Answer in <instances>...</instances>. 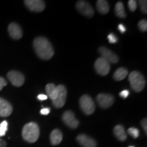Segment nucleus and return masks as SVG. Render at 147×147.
Returning <instances> with one entry per match:
<instances>
[{
    "label": "nucleus",
    "instance_id": "1",
    "mask_svg": "<svg viewBox=\"0 0 147 147\" xmlns=\"http://www.w3.org/2000/svg\"><path fill=\"white\" fill-rule=\"evenodd\" d=\"M34 49L40 59L49 60L54 55V49L49 40L45 37H38L34 40Z\"/></svg>",
    "mask_w": 147,
    "mask_h": 147
},
{
    "label": "nucleus",
    "instance_id": "2",
    "mask_svg": "<svg viewBox=\"0 0 147 147\" xmlns=\"http://www.w3.org/2000/svg\"><path fill=\"white\" fill-rule=\"evenodd\" d=\"M22 136L27 142L34 143L40 136V127L36 123L30 122L25 125L22 130Z\"/></svg>",
    "mask_w": 147,
    "mask_h": 147
},
{
    "label": "nucleus",
    "instance_id": "3",
    "mask_svg": "<svg viewBox=\"0 0 147 147\" xmlns=\"http://www.w3.org/2000/svg\"><path fill=\"white\" fill-rule=\"evenodd\" d=\"M129 81L131 89L136 92L142 91L146 84V80L144 76L138 71H131L129 74Z\"/></svg>",
    "mask_w": 147,
    "mask_h": 147
},
{
    "label": "nucleus",
    "instance_id": "4",
    "mask_svg": "<svg viewBox=\"0 0 147 147\" xmlns=\"http://www.w3.org/2000/svg\"><path fill=\"white\" fill-rule=\"evenodd\" d=\"M79 104L82 111L87 115H92L95 112V106L94 101L89 95H83L80 98Z\"/></svg>",
    "mask_w": 147,
    "mask_h": 147
},
{
    "label": "nucleus",
    "instance_id": "5",
    "mask_svg": "<svg viewBox=\"0 0 147 147\" xmlns=\"http://www.w3.org/2000/svg\"><path fill=\"white\" fill-rule=\"evenodd\" d=\"M58 91V94L56 99L55 100L52 101L53 104L55 108H60L63 107L65 104L66 98H67V89L63 84H59L57 86Z\"/></svg>",
    "mask_w": 147,
    "mask_h": 147
},
{
    "label": "nucleus",
    "instance_id": "6",
    "mask_svg": "<svg viewBox=\"0 0 147 147\" xmlns=\"http://www.w3.org/2000/svg\"><path fill=\"white\" fill-rule=\"evenodd\" d=\"M95 71L101 76H106L110 70V63L102 57L98 58L94 64Z\"/></svg>",
    "mask_w": 147,
    "mask_h": 147
},
{
    "label": "nucleus",
    "instance_id": "7",
    "mask_svg": "<svg viewBox=\"0 0 147 147\" xmlns=\"http://www.w3.org/2000/svg\"><path fill=\"white\" fill-rule=\"evenodd\" d=\"M98 52L101 55V57L110 63H117L119 61V57L115 53L106 47H100L98 49Z\"/></svg>",
    "mask_w": 147,
    "mask_h": 147
},
{
    "label": "nucleus",
    "instance_id": "8",
    "mask_svg": "<svg viewBox=\"0 0 147 147\" xmlns=\"http://www.w3.org/2000/svg\"><path fill=\"white\" fill-rule=\"evenodd\" d=\"M8 80L15 87H21L25 82V76L20 71L12 70L7 74Z\"/></svg>",
    "mask_w": 147,
    "mask_h": 147
},
{
    "label": "nucleus",
    "instance_id": "9",
    "mask_svg": "<svg viewBox=\"0 0 147 147\" xmlns=\"http://www.w3.org/2000/svg\"><path fill=\"white\" fill-rule=\"evenodd\" d=\"M76 7L77 10L82 15L87 16V17H92L94 15V10L93 7L89 3L85 1H77Z\"/></svg>",
    "mask_w": 147,
    "mask_h": 147
},
{
    "label": "nucleus",
    "instance_id": "10",
    "mask_svg": "<svg viewBox=\"0 0 147 147\" xmlns=\"http://www.w3.org/2000/svg\"><path fill=\"white\" fill-rule=\"evenodd\" d=\"M97 102L102 108H108L111 106L115 102L113 95L107 93H100L97 96Z\"/></svg>",
    "mask_w": 147,
    "mask_h": 147
},
{
    "label": "nucleus",
    "instance_id": "11",
    "mask_svg": "<svg viewBox=\"0 0 147 147\" xmlns=\"http://www.w3.org/2000/svg\"><path fill=\"white\" fill-rule=\"evenodd\" d=\"M62 120L67 126L71 129H76L79 125V121L75 117L74 114L70 110H67L63 114Z\"/></svg>",
    "mask_w": 147,
    "mask_h": 147
},
{
    "label": "nucleus",
    "instance_id": "12",
    "mask_svg": "<svg viewBox=\"0 0 147 147\" xmlns=\"http://www.w3.org/2000/svg\"><path fill=\"white\" fill-rule=\"evenodd\" d=\"M27 8L30 11L40 12L45 8V3L41 0H25L24 1Z\"/></svg>",
    "mask_w": 147,
    "mask_h": 147
},
{
    "label": "nucleus",
    "instance_id": "13",
    "mask_svg": "<svg viewBox=\"0 0 147 147\" xmlns=\"http://www.w3.org/2000/svg\"><path fill=\"white\" fill-rule=\"evenodd\" d=\"M77 142L82 147H96L97 142L94 139L86 134H79L76 138Z\"/></svg>",
    "mask_w": 147,
    "mask_h": 147
},
{
    "label": "nucleus",
    "instance_id": "14",
    "mask_svg": "<svg viewBox=\"0 0 147 147\" xmlns=\"http://www.w3.org/2000/svg\"><path fill=\"white\" fill-rule=\"evenodd\" d=\"M8 31L10 37L14 40L21 39L23 36V31L19 25L16 23H12L9 25Z\"/></svg>",
    "mask_w": 147,
    "mask_h": 147
},
{
    "label": "nucleus",
    "instance_id": "15",
    "mask_svg": "<svg viewBox=\"0 0 147 147\" xmlns=\"http://www.w3.org/2000/svg\"><path fill=\"white\" fill-rule=\"evenodd\" d=\"M12 106L4 99L0 97V117H6L10 116L12 113Z\"/></svg>",
    "mask_w": 147,
    "mask_h": 147
},
{
    "label": "nucleus",
    "instance_id": "16",
    "mask_svg": "<svg viewBox=\"0 0 147 147\" xmlns=\"http://www.w3.org/2000/svg\"><path fill=\"white\" fill-rule=\"evenodd\" d=\"M63 139V134L58 129H55L51 133L50 140L53 145L59 144Z\"/></svg>",
    "mask_w": 147,
    "mask_h": 147
},
{
    "label": "nucleus",
    "instance_id": "17",
    "mask_svg": "<svg viewBox=\"0 0 147 147\" xmlns=\"http://www.w3.org/2000/svg\"><path fill=\"white\" fill-rule=\"evenodd\" d=\"M114 134H115L116 138L119 140L121 141V142L125 141L127 138L123 126H122L121 125H118L115 127V128H114Z\"/></svg>",
    "mask_w": 147,
    "mask_h": 147
},
{
    "label": "nucleus",
    "instance_id": "18",
    "mask_svg": "<svg viewBox=\"0 0 147 147\" xmlns=\"http://www.w3.org/2000/svg\"><path fill=\"white\" fill-rule=\"evenodd\" d=\"M46 91H47V96L53 101L56 99L58 94V91L57 86H55L53 83H49L46 86Z\"/></svg>",
    "mask_w": 147,
    "mask_h": 147
},
{
    "label": "nucleus",
    "instance_id": "19",
    "mask_svg": "<svg viewBox=\"0 0 147 147\" xmlns=\"http://www.w3.org/2000/svg\"><path fill=\"white\" fill-rule=\"evenodd\" d=\"M96 7L98 12L102 14H107L110 10V6L108 1L104 0H98L96 3Z\"/></svg>",
    "mask_w": 147,
    "mask_h": 147
},
{
    "label": "nucleus",
    "instance_id": "20",
    "mask_svg": "<svg viewBox=\"0 0 147 147\" xmlns=\"http://www.w3.org/2000/svg\"><path fill=\"white\" fill-rule=\"evenodd\" d=\"M128 70L125 67H119L115 71L113 78L117 81H121L125 79L127 76Z\"/></svg>",
    "mask_w": 147,
    "mask_h": 147
},
{
    "label": "nucleus",
    "instance_id": "21",
    "mask_svg": "<svg viewBox=\"0 0 147 147\" xmlns=\"http://www.w3.org/2000/svg\"><path fill=\"white\" fill-rule=\"evenodd\" d=\"M115 14L118 17L124 18L126 17V13L124 9V5L121 1H119L115 5Z\"/></svg>",
    "mask_w": 147,
    "mask_h": 147
},
{
    "label": "nucleus",
    "instance_id": "22",
    "mask_svg": "<svg viewBox=\"0 0 147 147\" xmlns=\"http://www.w3.org/2000/svg\"><path fill=\"white\" fill-rule=\"evenodd\" d=\"M8 122L6 121H3L0 123V138L4 136L8 130Z\"/></svg>",
    "mask_w": 147,
    "mask_h": 147
},
{
    "label": "nucleus",
    "instance_id": "23",
    "mask_svg": "<svg viewBox=\"0 0 147 147\" xmlns=\"http://www.w3.org/2000/svg\"><path fill=\"white\" fill-rule=\"evenodd\" d=\"M127 132L131 137L134 138H138L139 135H140L139 130L136 127L129 128L127 130Z\"/></svg>",
    "mask_w": 147,
    "mask_h": 147
},
{
    "label": "nucleus",
    "instance_id": "24",
    "mask_svg": "<svg viewBox=\"0 0 147 147\" xmlns=\"http://www.w3.org/2000/svg\"><path fill=\"white\" fill-rule=\"evenodd\" d=\"M138 27L141 32H146L147 31V21L146 19L141 20L138 23Z\"/></svg>",
    "mask_w": 147,
    "mask_h": 147
},
{
    "label": "nucleus",
    "instance_id": "25",
    "mask_svg": "<svg viewBox=\"0 0 147 147\" xmlns=\"http://www.w3.org/2000/svg\"><path fill=\"white\" fill-rule=\"evenodd\" d=\"M139 5L140 10L144 14H146L147 12V1L146 0H140Z\"/></svg>",
    "mask_w": 147,
    "mask_h": 147
},
{
    "label": "nucleus",
    "instance_id": "26",
    "mask_svg": "<svg viewBox=\"0 0 147 147\" xmlns=\"http://www.w3.org/2000/svg\"><path fill=\"white\" fill-rule=\"evenodd\" d=\"M128 7L131 12H134L137 8V2L135 0H129L128 1Z\"/></svg>",
    "mask_w": 147,
    "mask_h": 147
},
{
    "label": "nucleus",
    "instance_id": "27",
    "mask_svg": "<svg viewBox=\"0 0 147 147\" xmlns=\"http://www.w3.org/2000/svg\"><path fill=\"white\" fill-rule=\"evenodd\" d=\"M108 40L110 44H115L118 41V38L114 34H110L108 36Z\"/></svg>",
    "mask_w": 147,
    "mask_h": 147
},
{
    "label": "nucleus",
    "instance_id": "28",
    "mask_svg": "<svg viewBox=\"0 0 147 147\" xmlns=\"http://www.w3.org/2000/svg\"><path fill=\"white\" fill-rule=\"evenodd\" d=\"M129 94V91L128 90H123V91H122L120 93H119V95H120V97H122V98L125 99L128 97Z\"/></svg>",
    "mask_w": 147,
    "mask_h": 147
},
{
    "label": "nucleus",
    "instance_id": "29",
    "mask_svg": "<svg viewBox=\"0 0 147 147\" xmlns=\"http://www.w3.org/2000/svg\"><path fill=\"white\" fill-rule=\"evenodd\" d=\"M51 109L49 108H43L40 110V114L42 115H47L50 113Z\"/></svg>",
    "mask_w": 147,
    "mask_h": 147
},
{
    "label": "nucleus",
    "instance_id": "30",
    "mask_svg": "<svg viewBox=\"0 0 147 147\" xmlns=\"http://www.w3.org/2000/svg\"><path fill=\"white\" fill-rule=\"evenodd\" d=\"M7 85V82L2 77H0V91L3 89L5 86Z\"/></svg>",
    "mask_w": 147,
    "mask_h": 147
},
{
    "label": "nucleus",
    "instance_id": "31",
    "mask_svg": "<svg viewBox=\"0 0 147 147\" xmlns=\"http://www.w3.org/2000/svg\"><path fill=\"white\" fill-rule=\"evenodd\" d=\"M118 29H119V32H120L121 34H123V33L125 32V31H126L125 27L123 24H119V26H118Z\"/></svg>",
    "mask_w": 147,
    "mask_h": 147
},
{
    "label": "nucleus",
    "instance_id": "32",
    "mask_svg": "<svg viewBox=\"0 0 147 147\" xmlns=\"http://www.w3.org/2000/svg\"><path fill=\"white\" fill-rule=\"evenodd\" d=\"M146 124H147V121H146V119H142V121H141V125H142V128L144 129L145 132H147V129H146Z\"/></svg>",
    "mask_w": 147,
    "mask_h": 147
},
{
    "label": "nucleus",
    "instance_id": "33",
    "mask_svg": "<svg viewBox=\"0 0 147 147\" xmlns=\"http://www.w3.org/2000/svg\"><path fill=\"white\" fill-rule=\"evenodd\" d=\"M48 96L47 95L45 94H39L38 95V99L40 101H43V100H47Z\"/></svg>",
    "mask_w": 147,
    "mask_h": 147
},
{
    "label": "nucleus",
    "instance_id": "34",
    "mask_svg": "<svg viewBox=\"0 0 147 147\" xmlns=\"http://www.w3.org/2000/svg\"><path fill=\"white\" fill-rule=\"evenodd\" d=\"M6 142L4 140L1 139V138H0V147H6Z\"/></svg>",
    "mask_w": 147,
    "mask_h": 147
},
{
    "label": "nucleus",
    "instance_id": "35",
    "mask_svg": "<svg viewBox=\"0 0 147 147\" xmlns=\"http://www.w3.org/2000/svg\"><path fill=\"white\" fill-rule=\"evenodd\" d=\"M129 147H134V146H129Z\"/></svg>",
    "mask_w": 147,
    "mask_h": 147
}]
</instances>
